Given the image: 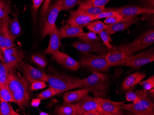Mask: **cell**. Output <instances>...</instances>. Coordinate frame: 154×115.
Here are the masks:
<instances>
[{"label":"cell","instance_id":"6da1fadb","mask_svg":"<svg viewBox=\"0 0 154 115\" xmlns=\"http://www.w3.org/2000/svg\"><path fill=\"white\" fill-rule=\"evenodd\" d=\"M6 85L8 88L15 103L24 109L29 106L30 96L29 85L24 77L13 70L9 74Z\"/></svg>","mask_w":154,"mask_h":115},{"label":"cell","instance_id":"3957f363","mask_svg":"<svg viewBox=\"0 0 154 115\" xmlns=\"http://www.w3.org/2000/svg\"><path fill=\"white\" fill-rule=\"evenodd\" d=\"M140 100L136 103L122 104V109L135 115H154V103L147 91L136 90Z\"/></svg>","mask_w":154,"mask_h":115},{"label":"cell","instance_id":"cb8c5ba5","mask_svg":"<svg viewBox=\"0 0 154 115\" xmlns=\"http://www.w3.org/2000/svg\"><path fill=\"white\" fill-rule=\"evenodd\" d=\"M77 104H63L55 109V115H77Z\"/></svg>","mask_w":154,"mask_h":115},{"label":"cell","instance_id":"7402d4cb","mask_svg":"<svg viewBox=\"0 0 154 115\" xmlns=\"http://www.w3.org/2000/svg\"><path fill=\"white\" fill-rule=\"evenodd\" d=\"M61 39L76 37L79 33L83 32V27L66 24L59 30Z\"/></svg>","mask_w":154,"mask_h":115},{"label":"cell","instance_id":"4fadbf2b","mask_svg":"<svg viewBox=\"0 0 154 115\" xmlns=\"http://www.w3.org/2000/svg\"><path fill=\"white\" fill-rule=\"evenodd\" d=\"M95 16L88 14L79 8L75 11H71L70 13V17L66 22V24L76 26L84 27L94 19Z\"/></svg>","mask_w":154,"mask_h":115},{"label":"cell","instance_id":"8d00e7d4","mask_svg":"<svg viewBox=\"0 0 154 115\" xmlns=\"http://www.w3.org/2000/svg\"><path fill=\"white\" fill-rule=\"evenodd\" d=\"M79 1V0H61V10L68 11L72 9Z\"/></svg>","mask_w":154,"mask_h":115},{"label":"cell","instance_id":"e0dca14e","mask_svg":"<svg viewBox=\"0 0 154 115\" xmlns=\"http://www.w3.org/2000/svg\"><path fill=\"white\" fill-rule=\"evenodd\" d=\"M52 55L53 59L69 70L77 71L80 68V62L77 61L66 53L58 50Z\"/></svg>","mask_w":154,"mask_h":115},{"label":"cell","instance_id":"7a4b0ae2","mask_svg":"<svg viewBox=\"0 0 154 115\" xmlns=\"http://www.w3.org/2000/svg\"><path fill=\"white\" fill-rule=\"evenodd\" d=\"M82 80V88L92 93L95 97L103 98L106 96L109 87V82L106 74L93 72L92 74Z\"/></svg>","mask_w":154,"mask_h":115},{"label":"cell","instance_id":"2e32d148","mask_svg":"<svg viewBox=\"0 0 154 115\" xmlns=\"http://www.w3.org/2000/svg\"><path fill=\"white\" fill-rule=\"evenodd\" d=\"M128 56L119 49L116 46H113L109 49L105 56L110 67L124 66L127 62Z\"/></svg>","mask_w":154,"mask_h":115},{"label":"cell","instance_id":"d590c367","mask_svg":"<svg viewBox=\"0 0 154 115\" xmlns=\"http://www.w3.org/2000/svg\"><path fill=\"white\" fill-rule=\"evenodd\" d=\"M31 59L34 63L42 68H45L47 65V61L45 57L42 55H34L31 56Z\"/></svg>","mask_w":154,"mask_h":115},{"label":"cell","instance_id":"8fae6325","mask_svg":"<svg viewBox=\"0 0 154 115\" xmlns=\"http://www.w3.org/2000/svg\"><path fill=\"white\" fill-rule=\"evenodd\" d=\"M24 57V52L22 50L12 47L3 50L1 60L6 66L15 69L23 61Z\"/></svg>","mask_w":154,"mask_h":115},{"label":"cell","instance_id":"7bdbcfd3","mask_svg":"<svg viewBox=\"0 0 154 115\" xmlns=\"http://www.w3.org/2000/svg\"><path fill=\"white\" fill-rule=\"evenodd\" d=\"M138 97L137 93L136 92L134 91H128V92L125 94V98L127 101H134Z\"/></svg>","mask_w":154,"mask_h":115},{"label":"cell","instance_id":"f6af8a7d","mask_svg":"<svg viewBox=\"0 0 154 115\" xmlns=\"http://www.w3.org/2000/svg\"><path fill=\"white\" fill-rule=\"evenodd\" d=\"M145 5L144 7L149 9H154V0H140Z\"/></svg>","mask_w":154,"mask_h":115},{"label":"cell","instance_id":"8992f818","mask_svg":"<svg viewBox=\"0 0 154 115\" xmlns=\"http://www.w3.org/2000/svg\"><path fill=\"white\" fill-rule=\"evenodd\" d=\"M80 62V66L91 72H102L108 71L109 65L108 64L105 56L96 55L90 53H83Z\"/></svg>","mask_w":154,"mask_h":115},{"label":"cell","instance_id":"1f68e13d","mask_svg":"<svg viewBox=\"0 0 154 115\" xmlns=\"http://www.w3.org/2000/svg\"><path fill=\"white\" fill-rule=\"evenodd\" d=\"M106 25L100 21L91 22L86 26L87 29L91 31L96 33H98L103 30H104Z\"/></svg>","mask_w":154,"mask_h":115},{"label":"cell","instance_id":"ee69618b","mask_svg":"<svg viewBox=\"0 0 154 115\" xmlns=\"http://www.w3.org/2000/svg\"><path fill=\"white\" fill-rule=\"evenodd\" d=\"M44 0H33V15L36 14L40 6Z\"/></svg>","mask_w":154,"mask_h":115},{"label":"cell","instance_id":"681fc988","mask_svg":"<svg viewBox=\"0 0 154 115\" xmlns=\"http://www.w3.org/2000/svg\"><path fill=\"white\" fill-rule=\"evenodd\" d=\"M39 115H48L49 114L48 113H46L45 112H40L39 113Z\"/></svg>","mask_w":154,"mask_h":115},{"label":"cell","instance_id":"7dc6e473","mask_svg":"<svg viewBox=\"0 0 154 115\" xmlns=\"http://www.w3.org/2000/svg\"><path fill=\"white\" fill-rule=\"evenodd\" d=\"M41 99L38 98L33 99L31 102V105L33 107H37L40 104Z\"/></svg>","mask_w":154,"mask_h":115},{"label":"cell","instance_id":"83f0119b","mask_svg":"<svg viewBox=\"0 0 154 115\" xmlns=\"http://www.w3.org/2000/svg\"><path fill=\"white\" fill-rule=\"evenodd\" d=\"M15 69L6 66L2 62H0V84L6 85L9 74Z\"/></svg>","mask_w":154,"mask_h":115},{"label":"cell","instance_id":"c3c4849f","mask_svg":"<svg viewBox=\"0 0 154 115\" xmlns=\"http://www.w3.org/2000/svg\"><path fill=\"white\" fill-rule=\"evenodd\" d=\"M149 95L151 97L154 98V88L153 89H150V90H149L147 91Z\"/></svg>","mask_w":154,"mask_h":115},{"label":"cell","instance_id":"836d02e7","mask_svg":"<svg viewBox=\"0 0 154 115\" xmlns=\"http://www.w3.org/2000/svg\"><path fill=\"white\" fill-rule=\"evenodd\" d=\"M80 9H82L85 13L91 16H95L99 14L102 12L106 11L107 8L105 6L97 7H81Z\"/></svg>","mask_w":154,"mask_h":115},{"label":"cell","instance_id":"f907efd6","mask_svg":"<svg viewBox=\"0 0 154 115\" xmlns=\"http://www.w3.org/2000/svg\"><path fill=\"white\" fill-rule=\"evenodd\" d=\"M2 56V54L0 52V60L1 59Z\"/></svg>","mask_w":154,"mask_h":115},{"label":"cell","instance_id":"5b68a950","mask_svg":"<svg viewBox=\"0 0 154 115\" xmlns=\"http://www.w3.org/2000/svg\"><path fill=\"white\" fill-rule=\"evenodd\" d=\"M154 43V29H151L143 33L132 42L128 44L122 45L118 48L130 56L152 45Z\"/></svg>","mask_w":154,"mask_h":115},{"label":"cell","instance_id":"f35d334b","mask_svg":"<svg viewBox=\"0 0 154 115\" xmlns=\"http://www.w3.org/2000/svg\"><path fill=\"white\" fill-rule=\"evenodd\" d=\"M123 18L124 17L122 15L118 13L106 18L104 21V23L107 24H113L120 22L123 19Z\"/></svg>","mask_w":154,"mask_h":115},{"label":"cell","instance_id":"4dcf8cb0","mask_svg":"<svg viewBox=\"0 0 154 115\" xmlns=\"http://www.w3.org/2000/svg\"><path fill=\"white\" fill-rule=\"evenodd\" d=\"M76 37L79 38L83 42H91L100 40V38L97 36V33L91 31L87 33H81Z\"/></svg>","mask_w":154,"mask_h":115},{"label":"cell","instance_id":"484cf974","mask_svg":"<svg viewBox=\"0 0 154 115\" xmlns=\"http://www.w3.org/2000/svg\"><path fill=\"white\" fill-rule=\"evenodd\" d=\"M110 0H79L78 4L79 8L87 7H103Z\"/></svg>","mask_w":154,"mask_h":115},{"label":"cell","instance_id":"52a82bcc","mask_svg":"<svg viewBox=\"0 0 154 115\" xmlns=\"http://www.w3.org/2000/svg\"><path fill=\"white\" fill-rule=\"evenodd\" d=\"M61 8V0H57L54 3L49 6L45 15L43 17L41 32L43 38L49 35L55 26L58 16L60 11H62Z\"/></svg>","mask_w":154,"mask_h":115},{"label":"cell","instance_id":"44dd1931","mask_svg":"<svg viewBox=\"0 0 154 115\" xmlns=\"http://www.w3.org/2000/svg\"><path fill=\"white\" fill-rule=\"evenodd\" d=\"M90 92L87 89L80 88L79 90L66 93L63 96V104H72L78 102Z\"/></svg>","mask_w":154,"mask_h":115},{"label":"cell","instance_id":"ba28073f","mask_svg":"<svg viewBox=\"0 0 154 115\" xmlns=\"http://www.w3.org/2000/svg\"><path fill=\"white\" fill-rule=\"evenodd\" d=\"M29 85L37 81L47 82L48 74L44 71L37 69L32 65L22 61L18 66Z\"/></svg>","mask_w":154,"mask_h":115},{"label":"cell","instance_id":"5bb4252c","mask_svg":"<svg viewBox=\"0 0 154 115\" xmlns=\"http://www.w3.org/2000/svg\"><path fill=\"white\" fill-rule=\"evenodd\" d=\"M96 99L104 115H121L124 113L123 110L122 109V104L124 103V101L118 102L104 99L103 98Z\"/></svg>","mask_w":154,"mask_h":115},{"label":"cell","instance_id":"30bf717a","mask_svg":"<svg viewBox=\"0 0 154 115\" xmlns=\"http://www.w3.org/2000/svg\"><path fill=\"white\" fill-rule=\"evenodd\" d=\"M154 61V48L140 52L136 55L128 56L125 65L134 69H138L143 66Z\"/></svg>","mask_w":154,"mask_h":115},{"label":"cell","instance_id":"ab89813d","mask_svg":"<svg viewBox=\"0 0 154 115\" xmlns=\"http://www.w3.org/2000/svg\"><path fill=\"white\" fill-rule=\"evenodd\" d=\"M46 82L42 81H37L32 83L31 85V89L32 91H38L39 90L44 89L46 87Z\"/></svg>","mask_w":154,"mask_h":115},{"label":"cell","instance_id":"74e56055","mask_svg":"<svg viewBox=\"0 0 154 115\" xmlns=\"http://www.w3.org/2000/svg\"><path fill=\"white\" fill-rule=\"evenodd\" d=\"M139 85L143 88V90L148 91L154 88V76H151L146 80L140 82Z\"/></svg>","mask_w":154,"mask_h":115},{"label":"cell","instance_id":"e575fe53","mask_svg":"<svg viewBox=\"0 0 154 115\" xmlns=\"http://www.w3.org/2000/svg\"><path fill=\"white\" fill-rule=\"evenodd\" d=\"M10 5L5 0H0V19H2L11 13Z\"/></svg>","mask_w":154,"mask_h":115},{"label":"cell","instance_id":"60d3db41","mask_svg":"<svg viewBox=\"0 0 154 115\" xmlns=\"http://www.w3.org/2000/svg\"><path fill=\"white\" fill-rule=\"evenodd\" d=\"M5 49H6V46H5L4 34H3V30H2V19H0V52L2 54Z\"/></svg>","mask_w":154,"mask_h":115},{"label":"cell","instance_id":"4316f807","mask_svg":"<svg viewBox=\"0 0 154 115\" xmlns=\"http://www.w3.org/2000/svg\"><path fill=\"white\" fill-rule=\"evenodd\" d=\"M14 110L10 102L0 99V115H19Z\"/></svg>","mask_w":154,"mask_h":115},{"label":"cell","instance_id":"d6a6232c","mask_svg":"<svg viewBox=\"0 0 154 115\" xmlns=\"http://www.w3.org/2000/svg\"><path fill=\"white\" fill-rule=\"evenodd\" d=\"M98 35L103 42V44L106 46L107 48L110 49L113 47V45H112L110 43L112 42L111 35L107 30L104 29L99 32Z\"/></svg>","mask_w":154,"mask_h":115},{"label":"cell","instance_id":"603a6c76","mask_svg":"<svg viewBox=\"0 0 154 115\" xmlns=\"http://www.w3.org/2000/svg\"><path fill=\"white\" fill-rule=\"evenodd\" d=\"M8 30L10 36L14 42L22 35V29L17 17L9 19L8 22Z\"/></svg>","mask_w":154,"mask_h":115},{"label":"cell","instance_id":"d4e9b609","mask_svg":"<svg viewBox=\"0 0 154 115\" xmlns=\"http://www.w3.org/2000/svg\"><path fill=\"white\" fill-rule=\"evenodd\" d=\"M10 19L8 15L2 19V30L4 34L6 48H9L14 46V42L10 36L8 30V22Z\"/></svg>","mask_w":154,"mask_h":115},{"label":"cell","instance_id":"b9f144b4","mask_svg":"<svg viewBox=\"0 0 154 115\" xmlns=\"http://www.w3.org/2000/svg\"><path fill=\"white\" fill-rule=\"evenodd\" d=\"M116 14H118V13L116 12H113V11H104V12H102V13H100L99 14L95 16L94 17V19L96 20L98 19L107 18Z\"/></svg>","mask_w":154,"mask_h":115},{"label":"cell","instance_id":"ffe728a7","mask_svg":"<svg viewBox=\"0 0 154 115\" xmlns=\"http://www.w3.org/2000/svg\"><path fill=\"white\" fill-rule=\"evenodd\" d=\"M50 40L47 48L45 50V53L48 54H52L56 53L59 50L60 46V38L59 30L55 25L49 34Z\"/></svg>","mask_w":154,"mask_h":115},{"label":"cell","instance_id":"7c38bea8","mask_svg":"<svg viewBox=\"0 0 154 115\" xmlns=\"http://www.w3.org/2000/svg\"><path fill=\"white\" fill-rule=\"evenodd\" d=\"M77 115H87L91 111H97L100 115H104L98 103L96 97H92L87 94L83 99L76 103Z\"/></svg>","mask_w":154,"mask_h":115},{"label":"cell","instance_id":"9c48e42d","mask_svg":"<svg viewBox=\"0 0 154 115\" xmlns=\"http://www.w3.org/2000/svg\"><path fill=\"white\" fill-rule=\"evenodd\" d=\"M72 46L82 54L96 53L99 55L106 56L109 50L100 40L91 42H83L81 40L73 43Z\"/></svg>","mask_w":154,"mask_h":115},{"label":"cell","instance_id":"f1b7e54d","mask_svg":"<svg viewBox=\"0 0 154 115\" xmlns=\"http://www.w3.org/2000/svg\"><path fill=\"white\" fill-rule=\"evenodd\" d=\"M0 99L16 103L15 100L12 97L7 86L1 84H0Z\"/></svg>","mask_w":154,"mask_h":115},{"label":"cell","instance_id":"d6986e66","mask_svg":"<svg viewBox=\"0 0 154 115\" xmlns=\"http://www.w3.org/2000/svg\"><path fill=\"white\" fill-rule=\"evenodd\" d=\"M146 77V74L141 72H137L128 75L122 84V91L124 92L133 91Z\"/></svg>","mask_w":154,"mask_h":115},{"label":"cell","instance_id":"bcb514c9","mask_svg":"<svg viewBox=\"0 0 154 115\" xmlns=\"http://www.w3.org/2000/svg\"><path fill=\"white\" fill-rule=\"evenodd\" d=\"M51 0H45V2H44V6H43L42 10L41 12L42 17H44L47 11L49 6H50V2H51Z\"/></svg>","mask_w":154,"mask_h":115},{"label":"cell","instance_id":"f546056e","mask_svg":"<svg viewBox=\"0 0 154 115\" xmlns=\"http://www.w3.org/2000/svg\"><path fill=\"white\" fill-rule=\"evenodd\" d=\"M61 93L62 92L61 91L51 87L39 93L38 97L41 99H46Z\"/></svg>","mask_w":154,"mask_h":115},{"label":"cell","instance_id":"9a60e30c","mask_svg":"<svg viewBox=\"0 0 154 115\" xmlns=\"http://www.w3.org/2000/svg\"><path fill=\"white\" fill-rule=\"evenodd\" d=\"M113 11L116 12L119 14H121L123 17L128 16H135L140 14L145 13H152L154 14V9L139 7L138 6H124L121 7H113V8H108L106 11Z\"/></svg>","mask_w":154,"mask_h":115},{"label":"cell","instance_id":"277c9868","mask_svg":"<svg viewBox=\"0 0 154 115\" xmlns=\"http://www.w3.org/2000/svg\"><path fill=\"white\" fill-rule=\"evenodd\" d=\"M47 82L51 87L62 93L72 89L82 88L83 86L82 79L58 73L48 74Z\"/></svg>","mask_w":154,"mask_h":115},{"label":"cell","instance_id":"ac0fdd59","mask_svg":"<svg viewBox=\"0 0 154 115\" xmlns=\"http://www.w3.org/2000/svg\"><path fill=\"white\" fill-rule=\"evenodd\" d=\"M138 19L139 18L137 15L124 17L121 21L116 24L106 25L105 29L107 30L111 35H113L118 32L122 31L129 28L131 26L136 23Z\"/></svg>","mask_w":154,"mask_h":115}]
</instances>
